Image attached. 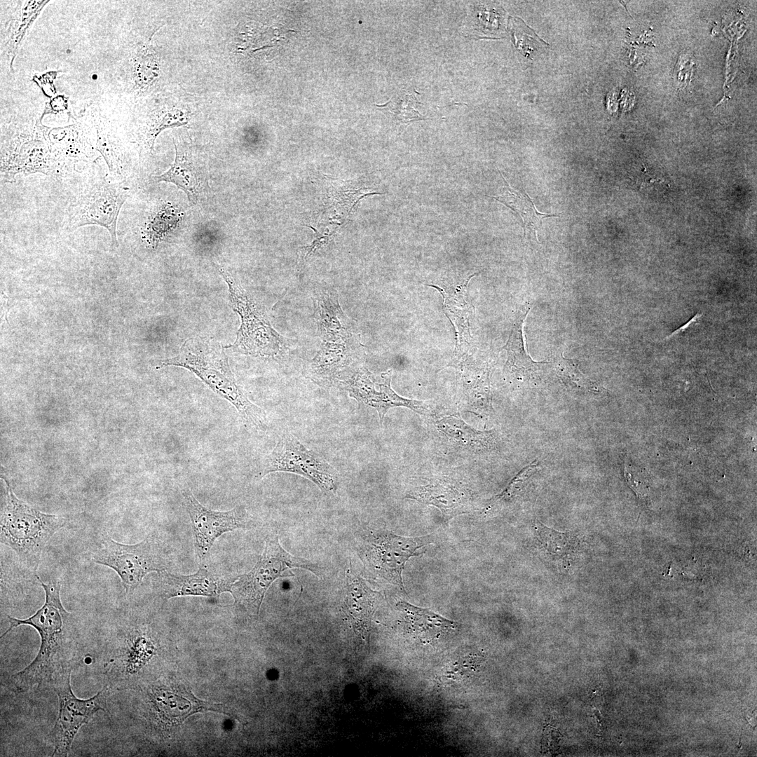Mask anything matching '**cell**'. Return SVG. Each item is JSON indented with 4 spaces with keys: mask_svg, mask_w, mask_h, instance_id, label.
Here are the masks:
<instances>
[{
    "mask_svg": "<svg viewBox=\"0 0 757 757\" xmlns=\"http://www.w3.org/2000/svg\"><path fill=\"white\" fill-rule=\"evenodd\" d=\"M36 577L45 592L43 605L26 619L8 616L9 627L1 636L3 638L20 625L34 627L40 636L36 656L11 676L13 685L20 693L53 690L60 681L71 674L80 655L72 614L64 609L60 599V582L44 583Z\"/></svg>",
    "mask_w": 757,
    "mask_h": 757,
    "instance_id": "6da1fadb",
    "label": "cell"
},
{
    "mask_svg": "<svg viewBox=\"0 0 757 757\" xmlns=\"http://www.w3.org/2000/svg\"><path fill=\"white\" fill-rule=\"evenodd\" d=\"M224 348L213 338L191 337L184 342L177 355L161 360L158 368L175 366L187 369L230 402L246 425L264 430L265 414L248 399L237 382Z\"/></svg>",
    "mask_w": 757,
    "mask_h": 757,
    "instance_id": "7a4b0ae2",
    "label": "cell"
},
{
    "mask_svg": "<svg viewBox=\"0 0 757 757\" xmlns=\"http://www.w3.org/2000/svg\"><path fill=\"white\" fill-rule=\"evenodd\" d=\"M6 484L1 511V543L11 547L25 566L35 571L44 547L64 526L65 519L32 507L18 499Z\"/></svg>",
    "mask_w": 757,
    "mask_h": 757,
    "instance_id": "3957f363",
    "label": "cell"
},
{
    "mask_svg": "<svg viewBox=\"0 0 757 757\" xmlns=\"http://www.w3.org/2000/svg\"><path fill=\"white\" fill-rule=\"evenodd\" d=\"M219 272L228 285L231 306L240 318L236 341L224 348L265 359H277L285 355L292 347V341L280 334L271 326L264 308L243 288L229 270L220 267Z\"/></svg>",
    "mask_w": 757,
    "mask_h": 757,
    "instance_id": "277c9868",
    "label": "cell"
},
{
    "mask_svg": "<svg viewBox=\"0 0 757 757\" xmlns=\"http://www.w3.org/2000/svg\"><path fill=\"white\" fill-rule=\"evenodd\" d=\"M130 193L126 182H112L103 173L94 175L71 200L64 220L66 229L98 225L108 231L113 245L118 246V215Z\"/></svg>",
    "mask_w": 757,
    "mask_h": 757,
    "instance_id": "5b68a950",
    "label": "cell"
},
{
    "mask_svg": "<svg viewBox=\"0 0 757 757\" xmlns=\"http://www.w3.org/2000/svg\"><path fill=\"white\" fill-rule=\"evenodd\" d=\"M292 568L306 569L319 578L324 573L323 568L318 564L285 551L279 543L278 536H268L259 561L250 572L239 576V579L231 585L230 592L236 601L252 606L258 611L270 585L278 578L290 577L285 572Z\"/></svg>",
    "mask_w": 757,
    "mask_h": 757,
    "instance_id": "8992f818",
    "label": "cell"
},
{
    "mask_svg": "<svg viewBox=\"0 0 757 757\" xmlns=\"http://www.w3.org/2000/svg\"><path fill=\"white\" fill-rule=\"evenodd\" d=\"M275 472H290L307 478L324 493H334L337 476L334 468L318 453L305 447L292 434H283L265 459L263 477Z\"/></svg>",
    "mask_w": 757,
    "mask_h": 757,
    "instance_id": "52a82bcc",
    "label": "cell"
},
{
    "mask_svg": "<svg viewBox=\"0 0 757 757\" xmlns=\"http://www.w3.org/2000/svg\"><path fill=\"white\" fill-rule=\"evenodd\" d=\"M93 560L114 569L127 591L137 587L149 572H161L166 566L158 545L149 539L135 545L104 539L93 553Z\"/></svg>",
    "mask_w": 757,
    "mask_h": 757,
    "instance_id": "ba28073f",
    "label": "cell"
},
{
    "mask_svg": "<svg viewBox=\"0 0 757 757\" xmlns=\"http://www.w3.org/2000/svg\"><path fill=\"white\" fill-rule=\"evenodd\" d=\"M71 674L60 681L53 690L58 697L59 711L56 722L48 735L54 750L52 756H67L73 740L83 725L100 710H104L109 688H104L89 699L76 697L71 688Z\"/></svg>",
    "mask_w": 757,
    "mask_h": 757,
    "instance_id": "9c48e42d",
    "label": "cell"
},
{
    "mask_svg": "<svg viewBox=\"0 0 757 757\" xmlns=\"http://www.w3.org/2000/svg\"><path fill=\"white\" fill-rule=\"evenodd\" d=\"M432 540V535L409 538L377 531L365 546L364 560L374 574L404 589L402 573L405 563L410 557L421 555V548Z\"/></svg>",
    "mask_w": 757,
    "mask_h": 757,
    "instance_id": "30bf717a",
    "label": "cell"
},
{
    "mask_svg": "<svg viewBox=\"0 0 757 757\" xmlns=\"http://www.w3.org/2000/svg\"><path fill=\"white\" fill-rule=\"evenodd\" d=\"M391 370L378 376L360 365L341 383L350 397L377 411L381 424L388 410L395 407H407L423 416L432 414L426 402L407 399L396 393L391 387Z\"/></svg>",
    "mask_w": 757,
    "mask_h": 757,
    "instance_id": "8fae6325",
    "label": "cell"
},
{
    "mask_svg": "<svg viewBox=\"0 0 757 757\" xmlns=\"http://www.w3.org/2000/svg\"><path fill=\"white\" fill-rule=\"evenodd\" d=\"M363 348L360 336L342 343L322 341L315 355L304 364L302 375L320 387L329 388L360 366Z\"/></svg>",
    "mask_w": 757,
    "mask_h": 757,
    "instance_id": "7c38bea8",
    "label": "cell"
},
{
    "mask_svg": "<svg viewBox=\"0 0 757 757\" xmlns=\"http://www.w3.org/2000/svg\"><path fill=\"white\" fill-rule=\"evenodd\" d=\"M182 494L184 505L191 518L195 550L200 561L209 557L211 547L218 537L245 526L239 507L226 512L213 511L203 506L189 489H184Z\"/></svg>",
    "mask_w": 757,
    "mask_h": 757,
    "instance_id": "4fadbf2b",
    "label": "cell"
},
{
    "mask_svg": "<svg viewBox=\"0 0 757 757\" xmlns=\"http://www.w3.org/2000/svg\"><path fill=\"white\" fill-rule=\"evenodd\" d=\"M474 273L456 285L442 287L427 284L437 289L443 297V309L451 321L455 331L456 345L452 359L446 367L457 368L468 360L474 341L471 334V322L475 309L467 296V287L470 279L476 275Z\"/></svg>",
    "mask_w": 757,
    "mask_h": 757,
    "instance_id": "5bb4252c",
    "label": "cell"
},
{
    "mask_svg": "<svg viewBox=\"0 0 757 757\" xmlns=\"http://www.w3.org/2000/svg\"><path fill=\"white\" fill-rule=\"evenodd\" d=\"M313 301L317 332L322 341L347 342L360 336L354 332L353 321L342 310L335 289H316Z\"/></svg>",
    "mask_w": 757,
    "mask_h": 757,
    "instance_id": "9a60e30c",
    "label": "cell"
},
{
    "mask_svg": "<svg viewBox=\"0 0 757 757\" xmlns=\"http://www.w3.org/2000/svg\"><path fill=\"white\" fill-rule=\"evenodd\" d=\"M175 158L170 168L154 177V182H170L182 189L192 204H196L210 188L207 172L200 166L192 154L190 146L174 140Z\"/></svg>",
    "mask_w": 757,
    "mask_h": 757,
    "instance_id": "2e32d148",
    "label": "cell"
},
{
    "mask_svg": "<svg viewBox=\"0 0 757 757\" xmlns=\"http://www.w3.org/2000/svg\"><path fill=\"white\" fill-rule=\"evenodd\" d=\"M150 702L162 721L179 724L196 712L214 710L224 712L221 705L201 701L184 688L155 686L149 693Z\"/></svg>",
    "mask_w": 757,
    "mask_h": 757,
    "instance_id": "e0dca14e",
    "label": "cell"
},
{
    "mask_svg": "<svg viewBox=\"0 0 757 757\" xmlns=\"http://www.w3.org/2000/svg\"><path fill=\"white\" fill-rule=\"evenodd\" d=\"M406 497L437 507L448 519L467 512L472 498L464 487L447 482L415 486Z\"/></svg>",
    "mask_w": 757,
    "mask_h": 757,
    "instance_id": "ac0fdd59",
    "label": "cell"
},
{
    "mask_svg": "<svg viewBox=\"0 0 757 757\" xmlns=\"http://www.w3.org/2000/svg\"><path fill=\"white\" fill-rule=\"evenodd\" d=\"M162 579L163 593L167 598L186 595L216 596L224 591L230 592L231 585L205 568H200L190 575L165 573Z\"/></svg>",
    "mask_w": 757,
    "mask_h": 757,
    "instance_id": "d6986e66",
    "label": "cell"
},
{
    "mask_svg": "<svg viewBox=\"0 0 757 757\" xmlns=\"http://www.w3.org/2000/svg\"><path fill=\"white\" fill-rule=\"evenodd\" d=\"M397 606L403 613L409 634L421 642H431L454 630L458 626L456 622L406 601H400Z\"/></svg>",
    "mask_w": 757,
    "mask_h": 757,
    "instance_id": "ffe728a7",
    "label": "cell"
},
{
    "mask_svg": "<svg viewBox=\"0 0 757 757\" xmlns=\"http://www.w3.org/2000/svg\"><path fill=\"white\" fill-rule=\"evenodd\" d=\"M379 593L349 571L346 573V607L356 630L364 632L370 622L374 604Z\"/></svg>",
    "mask_w": 757,
    "mask_h": 757,
    "instance_id": "44dd1931",
    "label": "cell"
},
{
    "mask_svg": "<svg viewBox=\"0 0 757 757\" xmlns=\"http://www.w3.org/2000/svg\"><path fill=\"white\" fill-rule=\"evenodd\" d=\"M437 430L465 449L476 453L489 451L496 443L493 431H480L454 415L445 416L435 421Z\"/></svg>",
    "mask_w": 757,
    "mask_h": 757,
    "instance_id": "7402d4cb",
    "label": "cell"
},
{
    "mask_svg": "<svg viewBox=\"0 0 757 757\" xmlns=\"http://www.w3.org/2000/svg\"><path fill=\"white\" fill-rule=\"evenodd\" d=\"M505 184L500 189L498 196H490L502 203L519 215L523 221L524 236L533 234L536 240L537 230L540 229L543 220L549 217H557L559 215L540 212L536 208L533 200L524 192H521L511 187L501 174Z\"/></svg>",
    "mask_w": 757,
    "mask_h": 757,
    "instance_id": "603a6c76",
    "label": "cell"
},
{
    "mask_svg": "<svg viewBox=\"0 0 757 757\" xmlns=\"http://www.w3.org/2000/svg\"><path fill=\"white\" fill-rule=\"evenodd\" d=\"M530 311L529 306L521 308L516 316L507 343L503 347L507 353L505 369L510 373L526 376L533 374L545 362H536L527 354L524 339V323Z\"/></svg>",
    "mask_w": 757,
    "mask_h": 757,
    "instance_id": "cb8c5ba5",
    "label": "cell"
},
{
    "mask_svg": "<svg viewBox=\"0 0 757 757\" xmlns=\"http://www.w3.org/2000/svg\"><path fill=\"white\" fill-rule=\"evenodd\" d=\"M540 545L551 555L561 560L568 559L579 550V539L568 533H561L540 522L535 524Z\"/></svg>",
    "mask_w": 757,
    "mask_h": 757,
    "instance_id": "d4e9b609",
    "label": "cell"
},
{
    "mask_svg": "<svg viewBox=\"0 0 757 757\" xmlns=\"http://www.w3.org/2000/svg\"><path fill=\"white\" fill-rule=\"evenodd\" d=\"M554 369L557 376L569 389L594 395H602L607 391L597 382L586 377L573 360L564 357L561 354L555 360Z\"/></svg>",
    "mask_w": 757,
    "mask_h": 757,
    "instance_id": "484cf974",
    "label": "cell"
},
{
    "mask_svg": "<svg viewBox=\"0 0 757 757\" xmlns=\"http://www.w3.org/2000/svg\"><path fill=\"white\" fill-rule=\"evenodd\" d=\"M467 403L479 415H488L492 411L489 371L471 379L462 376Z\"/></svg>",
    "mask_w": 757,
    "mask_h": 757,
    "instance_id": "4316f807",
    "label": "cell"
},
{
    "mask_svg": "<svg viewBox=\"0 0 757 757\" xmlns=\"http://www.w3.org/2000/svg\"><path fill=\"white\" fill-rule=\"evenodd\" d=\"M189 114L182 110L172 109L161 111L146 123L142 132L143 145L151 151L158 134L164 129L187 125Z\"/></svg>",
    "mask_w": 757,
    "mask_h": 757,
    "instance_id": "83f0119b",
    "label": "cell"
},
{
    "mask_svg": "<svg viewBox=\"0 0 757 757\" xmlns=\"http://www.w3.org/2000/svg\"><path fill=\"white\" fill-rule=\"evenodd\" d=\"M137 53L134 60L135 82L139 88H147L158 76V63L150 47H144Z\"/></svg>",
    "mask_w": 757,
    "mask_h": 757,
    "instance_id": "f1b7e54d",
    "label": "cell"
},
{
    "mask_svg": "<svg viewBox=\"0 0 757 757\" xmlns=\"http://www.w3.org/2000/svg\"><path fill=\"white\" fill-rule=\"evenodd\" d=\"M419 103L414 94L404 93L386 104L388 110L405 127L412 121L430 119L417 110Z\"/></svg>",
    "mask_w": 757,
    "mask_h": 757,
    "instance_id": "f546056e",
    "label": "cell"
},
{
    "mask_svg": "<svg viewBox=\"0 0 757 757\" xmlns=\"http://www.w3.org/2000/svg\"><path fill=\"white\" fill-rule=\"evenodd\" d=\"M538 465V461L536 460L521 470L512 479L507 487L500 494L493 498L491 502L506 501L517 496L520 491L523 489L530 476L536 471Z\"/></svg>",
    "mask_w": 757,
    "mask_h": 757,
    "instance_id": "4dcf8cb0",
    "label": "cell"
}]
</instances>
